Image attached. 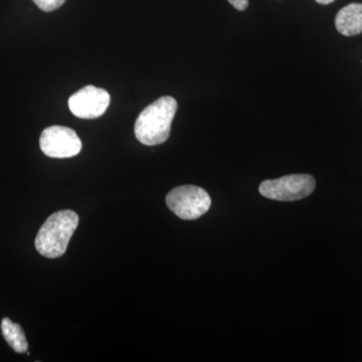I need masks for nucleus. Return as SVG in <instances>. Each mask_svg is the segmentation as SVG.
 <instances>
[{"label":"nucleus","mask_w":362,"mask_h":362,"mask_svg":"<svg viewBox=\"0 0 362 362\" xmlns=\"http://www.w3.org/2000/svg\"><path fill=\"white\" fill-rule=\"evenodd\" d=\"M110 95L95 86H86L69 99L71 113L81 119H96L103 115L110 105Z\"/></svg>","instance_id":"obj_6"},{"label":"nucleus","mask_w":362,"mask_h":362,"mask_svg":"<svg viewBox=\"0 0 362 362\" xmlns=\"http://www.w3.org/2000/svg\"><path fill=\"white\" fill-rule=\"evenodd\" d=\"M317 4H323V6H327V4H332L335 0H315Z\"/></svg>","instance_id":"obj_11"},{"label":"nucleus","mask_w":362,"mask_h":362,"mask_svg":"<svg viewBox=\"0 0 362 362\" xmlns=\"http://www.w3.org/2000/svg\"><path fill=\"white\" fill-rule=\"evenodd\" d=\"M40 146L51 158H70L82 150V141L75 130L64 126H51L42 131Z\"/></svg>","instance_id":"obj_5"},{"label":"nucleus","mask_w":362,"mask_h":362,"mask_svg":"<svg viewBox=\"0 0 362 362\" xmlns=\"http://www.w3.org/2000/svg\"><path fill=\"white\" fill-rule=\"evenodd\" d=\"M177 111L175 98L164 96L150 104L140 113L135 122L138 141L147 146H156L168 139L171 123Z\"/></svg>","instance_id":"obj_1"},{"label":"nucleus","mask_w":362,"mask_h":362,"mask_svg":"<svg viewBox=\"0 0 362 362\" xmlns=\"http://www.w3.org/2000/svg\"><path fill=\"white\" fill-rule=\"evenodd\" d=\"M338 32L345 37H354L362 33V4H351L340 9L335 18Z\"/></svg>","instance_id":"obj_7"},{"label":"nucleus","mask_w":362,"mask_h":362,"mask_svg":"<svg viewBox=\"0 0 362 362\" xmlns=\"http://www.w3.org/2000/svg\"><path fill=\"white\" fill-rule=\"evenodd\" d=\"M1 331L4 339L14 351L18 354L28 351V340L20 324L13 323L9 318H4L1 321Z\"/></svg>","instance_id":"obj_8"},{"label":"nucleus","mask_w":362,"mask_h":362,"mask_svg":"<svg viewBox=\"0 0 362 362\" xmlns=\"http://www.w3.org/2000/svg\"><path fill=\"white\" fill-rule=\"evenodd\" d=\"M33 1L42 11L49 13V11H56V9L59 8V7L65 4L66 0H33Z\"/></svg>","instance_id":"obj_9"},{"label":"nucleus","mask_w":362,"mask_h":362,"mask_svg":"<svg viewBox=\"0 0 362 362\" xmlns=\"http://www.w3.org/2000/svg\"><path fill=\"white\" fill-rule=\"evenodd\" d=\"M78 225V216L75 211L65 209L52 214L37 233L35 249L45 258H59L68 249Z\"/></svg>","instance_id":"obj_2"},{"label":"nucleus","mask_w":362,"mask_h":362,"mask_svg":"<svg viewBox=\"0 0 362 362\" xmlns=\"http://www.w3.org/2000/svg\"><path fill=\"white\" fill-rule=\"evenodd\" d=\"M237 11H246L247 6H249V0H228Z\"/></svg>","instance_id":"obj_10"},{"label":"nucleus","mask_w":362,"mask_h":362,"mask_svg":"<svg viewBox=\"0 0 362 362\" xmlns=\"http://www.w3.org/2000/svg\"><path fill=\"white\" fill-rule=\"evenodd\" d=\"M166 204L181 220L194 221L209 211L211 199L204 188L195 185H182L168 192Z\"/></svg>","instance_id":"obj_3"},{"label":"nucleus","mask_w":362,"mask_h":362,"mask_svg":"<svg viewBox=\"0 0 362 362\" xmlns=\"http://www.w3.org/2000/svg\"><path fill=\"white\" fill-rule=\"evenodd\" d=\"M316 187L315 178L310 175H290L265 180L259 185V194L266 199L279 202H295L309 197Z\"/></svg>","instance_id":"obj_4"}]
</instances>
